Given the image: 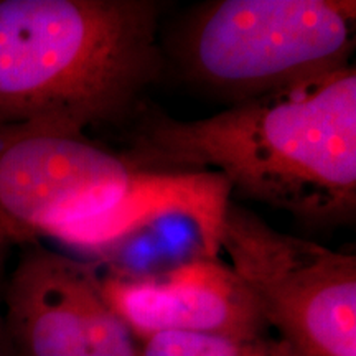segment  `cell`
Wrapping results in <instances>:
<instances>
[{
	"instance_id": "6da1fadb",
	"label": "cell",
	"mask_w": 356,
	"mask_h": 356,
	"mask_svg": "<svg viewBox=\"0 0 356 356\" xmlns=\"http://www.w3.org/2000/svg\"><path fill=\"white\" fill-rule=\"evenodd\" d=\"M122 154L147 170L215 173L229 193L312 228L346 225L356 211L355 65L197 121L147 115Z\"/></svg>"
},
{
	"instance_id": "7a4b0ae2",
	"label": "cell",
	"mask_w": 356,
	"mask_h": 356,
	"mask_svg": "<svg viewBox=\"0 0 356 356\" xmlns=\"http://www.w3.org/2000/svg\"><path fill=\"white\" fill-rule=\"evenodd\" d=\"M229 186L215 173L142 168L86 132L0 124V248L56 238L101 246L159 218H188L216 257Z\"/></svg>"
},
{
	"instance_id": "3957f363",
	"label": "cell",
	"mask_w": 356,
	"mask_h": 356,
	"mask_svg": "<svg viewBox=\"0 0 356 356\" xmlns=\"http://www.w3.org/2000/svg\"><path fill=\"white\" fill-rule=\"evenodd\" d=\"M163 3L0 0V124L86 132L126 115L157 79Z\"/></svg>"
},
{
	"instance_id": "277c9868",
	"label": "cell",
	"mask_w": 356,
	"mask_h": 356,
	"mask_svg": "<svg viewBox=\"0 0 356 356\" xmlns=\"http://www.w3.org/2000/svg\"><path fill=\"white\" fill-rule=\"evenodd\" d=\"M355 26L353 0H211L180 20L168 53L233 106L350 65Z\"/></svg>"
},
{
	"instance_id": "5b68a950",
	"label": "cell",
	"mask_w": 356,
	"mask_h": 356,
	"mask_svg": "<svg viewBox=\"0 0 356 356\" xmlns=\"http://www.w3.org/2000/svg\"><path fill=\"white\" fill-rule=\"evenodd\" d=\"M218 249L262 317L302 356H356V257L282 233L229 202Z\"/></svg>"
},
{
	"instance_id": "8992f818",
	"label": "cell",
	"mask_w": 356,
	"mask_h": 356,
	"mask_svg": "<svg viewBox=\"0 0 356 356\" xmlns=\"http://www.w3.org/2000/svg\"><path fill=\"white\" fill-rule=\"evenodd\" d=\"M0 312L13 356H140L95 266L38 244L8 277Z\"/></svg>"
},
{
	"instance_id": "52a82bcc",
	"label": "cell",
	"mask_w": 356,
	"mask_h": 356,
	"mask_svg": "<svg viewBox=\"0 0 356 356\" xmlns=\"http://www.w3.org/2000/svg\"><path fill=\"white\" fill-rule=\"evenodd\" d=\"M99 287L140 343L162 333H269L254 293L216 257L191 259L163 274H109L99 277Z\"/></svg>"
},
{
	"instance_id": "ba28073f",
	"label": "cell",
	"mask_w": 356,
	"mask_h": 356,
	"mask_svg": "<svg viewBox=\"0 0 356 356\" xmlns=\"http://www.w3.org/2000/svg\"><path fill=\"white\" fill-rule=\"evenodd\" d=\"M140 356H302L279 337L162 333L140 343Z\"/></svg>"
},
{
	"instance_id": "9c48e42d",
	"label": "cell",
	"mask_w": 356,
	"mask_h": 356,
	"mask_svg": "<svg viewBox=\"0 0 356 356\" xmlns=\"http://www.w3.org/2000/svg\"><path fill=\"white\" fill-rule=\"evenodd\" d=\"M0 356H13L10 343H8V338L6 333V327H3L2 312H0Z\"/></svg>"
}]
</instances>
